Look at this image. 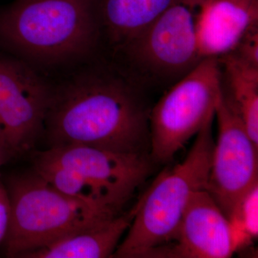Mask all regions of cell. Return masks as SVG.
<instances>
[{"label":"cell","instance_id":"cell-5","mask_svg":"<svg viewBox=\"0 0 258 258\" xmlns=\"http://www.w3.org/2000/svg\"><path fill=\"white\" fill-rule=\"evenodd\" d=\"M7 189L10 221L3 244L8 257L23 258L29 252L115 217L62 193L34 171L13 178Z\"/></svg>","mask_w":258,"mask_h":258},{"label":"cell","instance_id":"cell-19","mask_svg":"<svg viewBox=\"0 0 258 258\" xmlns=\"http://www.w3.org/2000/svg\"><path fill=\"white\" fill-rule=\"evenodd\" d=\"M199 1H200V0H194L193 2L194 3H196L197 4V3H198Z\"/></svg>","mask_w":258,"mask_h":258},{"label":"cell","instance_id":"cell-3","mask_svg":"<svg viewBox=\"0 0 258 258\" xmlns=\"http://www.w3.org/2000/svg\"><path fill=\"white\" fill-rule=\"evenodd\" d=\"M144 153H120L85 145L48 147L33 157V171L62 193L116 217L150 171Z\"/></svg>","mask_w":258,"mask_h":258},{"label":"cell","instance_id":"cell-8","mask_svg":"<svg viewBox=\"0 0 258 258\" xmlns=\"http://www.w3.org/2000/svg\"><path fill=\"white\" fill-rule=\"evenodd\" d=\"M51 88L40 71L0 52V136L15 156L43 134Z\"/></svg>","mask_w":258,"mask_h":258},{"label":"cell","instance_id":"cell-12","mask_svg":"<svg viewBox=\"0 0 258 258\" xmlns=\"http://www.w3.org/2000/svg\"><path fill=\"white\" fill-rule=\"evenodd\" d=\"M136 206L111 220L63 237L46 247L32 251L23 258L113 257L122 236L128 230Z\"/></svg>","mask_w":258,"mask_h":258},{"label":"cell","instance_id":"cell-9","mask_svg":"<svg viewBox=\"0 0 258 258\" xmlns=\"http://www.w3.org/2000/svg\"><path fill=\"white\" fill-rule=\"evenodd\" d=\"M215 116L218 137L212 153L207 190L230 220L244 197L257 185L258 147L222 94Z\"/></svg>","mask_w":258,"mask_h":258},{"label":"cell","instance_id":"cell-1","mask_svg":"<svg viewBox=\"0 0 258 258\" xmlns=\"http://www.w3.org/2000/svg\"><path fill=\"white\" fill-rule=\"evenodd\" d=\"M149 112L142 88L121 70L91 66L52 86L43 134L49 147L144 153Z\"/></svg>","mask_w":258,"mask_h":258},{"label":"cell","instance_id":"cell-11","mask_svg":"<svg viewBox=\"0 0 258 258\" xmlns=\"http://www.w3.org/2000/svg\"><path fill=\"white\" fill-rule=\"evenodd\" d=\"M197 31L203 58L230 53L258 28V0H200Z\"/></svg>","mask_w":258,"mask_h":258},{"label":"cell","instance_id":"cell-18","mask_svg":"<svg viewBox=\"0 0 258 258\" xmlns=\"http://www.w3.org/2000/svg\"><path fill=\"white\" fill-rule=\"evenodd\" d=\"M15 157L14 153L0 136V168L6 164L10 159Z\"/></svg>","mask_w":258,"mask_h":258},{"label":"cell","instance_id":"cell-4","mask_svg":"<svg viewBox=\"0 0 258 258\" xmlns=\"http://www.w3.org/2000/svg\"><path fill=\"white\" fill-rule=\"evenodd\" d=\"M212 117L197 134L184 160L163 171L139 199L124 240L113 257H149L170 242L194 195L208 187L215 141Z\"/></svg>","mask_w":258,"mask_h":258},{"label":"cell","instance_id":"cell-17","mask_svg":"<svg viewBox=\"0 0 258 258\" xmlns=\"http://www.w3.org/2000/svg\"><path fill=\"white\" fill-rule=\"evenodd\" d=\"M10 201L6 186L0 181V244L4 242L9 230Z\"/></svg>","mask_w":258,"mask_h":258},{"label":"cell","instance_id":"cell-13","mask_svg":"<svg viewBox=\"0 0 258 258\" xmlns=\"http://www.w3.org/2000/svg\"><path fill=\"white\" fill-rule=\"evenodd\" d=\"M183 0H96L102 37L115 50Z\"/></svg>","mask_w":258,"mask_h":258},{"label":"cell","instance_id":"cell-15","mask_svg":"<svg viewBox=\"0 0 258 258\" xmlns=\"http://www.w3.org/2000/svg\"><path fill=\"white\" fill-rule=\"evenodd\" d=\"M258 185L254 186L244 197L230 221L241 239L250 238L257 236Z\"/></svg>","mask_w":258,"mask_h":258},{"label":"cell","instance_id":"cell-10","mask_svg":"<svg viewBox=\"0 0 258 258\" xmlns=\"http://www.w3.org/2000/svg\"><path fill=\"white\" fill-rule=\"evenodd\" d=\"M242 240L207 189L194 195L175 235L149 257L228 258Z\"/></svg>","mask_w":258,"mask_h":258},{"label":"cell","instance_id":"cell-7","mask_svg":"<svg viewBox=\"0 0 258 258\" xmlns=\"http://www.w3.org/2000/svg\"><path fill=\"white\" fill-rule=\"evenodd\" d=\"M222 94L218 58L207 57L170 86L149 112L152 157L169 162L215 116Z\"/></svg>","mask_w":258,"mask_h":258},{"label":"cell","instance_id":"cell-16","mask_svg":"<svg viewBox=\"0 0 258 258\" xmlns=\"http://www.w3.org/2000/svg\"><path fill=\"white\" fill-rule=\"evenodd\" d=\"M232 52L258 66V28L249 32Z\"/></svg>","mask_w":258,"mask_h":258},{"label":"cell","instance_id":"cell-6","mask_svg":"<svg viewBox=\"0 0 258 258\" xmlns=\"http://www.w3.org/2000/svg\"><path fill=\"white\" fill-rule=\"evenodd\" d=\"M116 51L124 73L141 88L169 87L203 60L197 31V7L186 0L166 10Z\"/></svg>","mask_w":258,"mask_h":258},{"label":"cell","instance_id":"cell-2","mask_svg":"<svg viewBox=\"0 0 258 258\" xmlns=\"http://www.w3.org/2000/svg\"><path fill=\"white\" fill-rule=\"evenodd\" d=\"M101 38L96 0H14L0 11V48L38 71L85 62Z\"/></svg>","mask_w":258,"mask_h":258},{"label":"cell","instance_id":"cell-14","mask_svg":"<svg viewBox=\"0 0 258 258\" xmlns=\"http://www.w3.org/2000/svg\"><path fill=\"white\" fill-rule=\"evenodd\" d=\"M224 99L242 120L258 147V66L231 52L218 58Z\"/></svg>","mask_w":258,"mask_h":258}]
</instances>
